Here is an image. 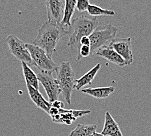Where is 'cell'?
Listing matches in <instances>:
<instances>
[{
    "mask_svg": "<svg viewBox=\"0 0 151 136\" xmlns=\"http://www.w3.org/2000/svg\"><path fill=\"white\" fill-rule=\"evenodd\" d=\"M87 11L88 14L94 17H97V16H109V17H113L115 15V12L112 10L102 9V7H99V6L92 4H89Z\"/></svg>",
    "mask_w": 151,
    "mask_h": 136,
    "instance_id": "d6986e66",
    "label": "cell"
},
{
    "mask_svg": "<svg viewBox=\"0 0 151 136\" xmlns=\"http://www.w3.org/2000/svg\"><path fill=\"white\" fill-rule=\"evenodd\" d=\"M89 4V0H76V9L80 12H85L87 10Z\"/></svg>",
    "mask_w": 151,
    "mask_h": 136,
    "instance_id": "44dd1931",
    "label": "cell"
},
{
    "mask_svg": "<svg viewBox=\"0 0 151 136\" xmlns=\"http://www.w3.org/2000/svg\"><path fill=\"white\" fill-rule=\"evenodd\" d=\"M37 78L48 96V102L52 103L58 100L61 91L56 79L53 77L52 72L40 71L37 74Z\"/></svg>",
    "mask_w": 151,
    "mask_h": 136,
    "instance_id": "52a82bcc",
    "label": "cell"
},
{
    "mask_svg": "<svg viewBox=\"0 0 151 136\" xmlns=\"http://www.w3.org/2000/svg\"><path fill=\"white\" fill-rule=\"evenodd\" d=\"M109 45L123 58L127 65H130L133 63L134 55L131 37L115 38L109 43Z\"/></svg>",
    "mask_w": 151,
    "mask_h": 136,
    "instance_id": "9c48e42d",
    "label": "cell"
},
{
    "mask_svg": "<svg viewBox=\"0 0 151 136\" xmlns=\"http://www.w3.org/2000/svg\"><path fill=\"white\" fill-rule=\"evenodd\" d=\"M95 55L102 57V58L107 60L108 62L117 65L119 67L122 68L127 65L123 58L109 45H104L102 47L97 50Z\"/></svg>",
    "mask_w": 151,
    "mask_h": 136,
    "instance_id": "8fae6325",
    "label": "cell"
},
{
    "mask_svg": "<svg viewBox=\"0 0 151 136\" xmlns=\"http://www.w3.org/2000/svg\"><path fill=\"white\" fill-rule=\"evenodd\" d=\"M91 47L87 45H81L78 49V53L76 56V62H80L83 58L91 56Z\"/></svg>",
    "mask_w": 151,
    "mask_h": 136,
    "instance_id": "ffe728a7",
    "label": "cell"
},
{
    "mask_svg": "<svg viewBox=\"0 0 151 136\" xmlns=\"http://www.w3.org/2000/svg\"><path fill=\"white\" fill-rule=\"evenodd\" d=\"M101 134L105 136H123L119 124L108 111L105 114L104 124Z\"/></svg>",
    "mask_w": 151,
    "mask_h": 136,
    "instance_id": "4fadbf2b",
    "label": "cell"
},
{
    "mask_svg": "<svg viewBox=\"0 0 151 136\" xmlns=\"http://www.w3.org/2000/svg\"><path fill=\"white\" fill-rule=\"evenodd\" d=\"M22 67L23 74L26 84H29L35 89L39 90V82L38 80L37 75L35 73V72L29 68V66L24 62H22Z\"/></svg>",
    "mask_w": 151,
    "mask_h": 136,
    "instance_id": "e0dca14e",
    "label": "cell"
},
{
    "mask_svg": "<svg viewBox=\"0 0 151 136\" xmlns=\"http://www.w3.org/2000/svg\"><path fill=\"white\" fill-rule=\"evenodd\" d=\"M92 136H105L102 135L101 133H97V132H95L93 135H92Z\"/></svg>",
    "mask_w": 151,
    "mask_h": 136,
    "instance_id": "cb8c5ba5",
    "label": "cell"
},
{
    "mask_svg": "<svg viewBox=\"0 0 151 136\" xmlns=\"http://www.w3.org/2000/svg\"><path fill=\"white\" fill-rule=\"evenodd\" d=\"M96 124H78L70 134L71 136H92L97 129Z\"/></svg>",
    "mask_w": 151,
    "mask_h": 136,
    "instance_id": "ac0fdd59",
    "label": "cell"
},
{
    "mask_svg": "<svg viewBox=\"0 0 151 136\" xmlns=\"http://www.w3.org/2000/svg\"><path fill=\"white\" fill-rule=\"evenodd\" d=\"M6 43L9 47V50L18 60L24 62L28 66L33 65L29 50H27L26 43L20 40L14 35H9L6 38Z\"/></svg>",
    "mask_w": 151,
    "mask_h": 136,
    "instance_id": "8992f818",
    "label": "cell"
},
{
    "mask_svg": "<svg viewBox=\"0 0 151 136\" xmlns=\"http://www.w3.org/2000/svg\"><path fill=\"white\" fill-rule=\"evenodd\" d=\"M119 31V28L111 23L102 26H98L89 36L90 39L91 56L106 43L111 42L114 39Z\"/></svg>",
    "mask_w": 151,
    "mask_h": 136,
    "instance_id": "277c9868",
    "label": "cell"
},
{
    "mask_svg": "<svg viewBox=\"0 0 151 136\" xmlns=\"http://www.w3.org/2000/svg\"><path fill=\"white\" fill-rule=\"evenodd\" d=\"M100 68H101L100 64H97L91 70L83 75L82 77L78 79H76L74 88L77 90H80L83 87L91 85L100 69Z\"/></svg>",
    "mask_w": 151,
    "mask_h": 136,
    "instance_id": "5bb4252c",
    "label": "cell"
},
{
    "mask_svg": "<svg viewBox=\"0 0 151 136\" xmlns=\"http://www.w3.org/2000/svg\"><path fill=\"white\" fill-rule=\"evenodd\" d=\"M26 45L29 50L33 65L42 71L53 72L55 71L58 65L52 58H49L45 50L33 44L26 43Z\"/></svg>",
    "mask_w": 151,
    "mask_h": 136,
    "instance_id": "5b68a950",
    "label": "cell"
},
{
    "mask_svg": "<svg viewBox=\"0 0 151 136\" xmlns=\"http://www.w3.org/2000/svg\"><path fill=\"white\" fill-rule=\"evenodd\" d=\"M80 46L81 45H87V46H90V39L89 37L88 36H85L81 38V39L80 41Z\"/></svg>",
    "mask_w": 151,
    "mask_h": 136,
    "instance_id": "603a6c76",
    "label": "cell"
},
{
    "mask_svg": "<svg viewBox=\"0 0 151 136\" xmlns=\"http://www.w3.org/2000/svg\"><path fill=\"white\" fill-rule=\"evenodd\" d=\"M68 136H71V135H68Z\"/></svg>",
    "mask_w": 151,
    "mask_h": 136,
    "instance_id": "d4e9b609",
    "label": "cell"
},
{
    "mask_svg": "<svg viewBox=\"0 0 151 136\" xmlns=\"http://www.w3.org/2000/svg\"><path fill=\"white\" fill-rule=\"evenodd\" d=\"M76 8V0H65L63 18L60 23L64 28L70 26L72 17L74 13Z\"/></svg>",
    "mask_w": 151,
    "mask_h": 136,
    "instance_id": "2e32d148",
    "label": "cell"
},
{
    "mask_svg": "<svg viewBox=\"0 0 151 136\" xmlns=\"http://www.w3.org/2000/svg\"><path fill=\"white\" fill-rule=\"evenodd\" d=\"M52 107H55L57 109H63L64 103L59 100H56L55 102L52 103Z\"/></svg>",
    "mask_w": 151,
    "mask_h": 136,
    "instance_id": "7402d4cb",
    "label": "cell"
},
{
    "mask_svg": "<svg viewBox=\"0 0 151 136\" xmlns=\"http://www.w3.org/2000/svg\"><path fill=\"white\" fill-rule=\"evenodd\" d=\"M89 113H91V111L89 110H66L63 109H57L51 107L49 110L48 115L52 117L53 122L70 125L72 122L76 121L78 118Z\"/></svg>",
    "mask_w": 151,
    "mask_h": 136,
    "instance_id": "ba28073f",
    "label": "cell"
},
{
    "mask_svg": "<svg viewBox=\"0 0 151 136\" xmlns=\"http://www.w3.org/2000/svg\"><path fill=\"white\" fill-rule=\"evenodd\" d=\"M56 80L60 87L61 94L68 105L71 104V96L74 89L75 73L68 62H63L58 65L55 71Z\"/></svg>",
    "mask_w": 151,
    "mask_h": 136,
    "instance_id": "3957f363",
    "label": "cell"
},
{
    "mask_svg": "<svg viewBox=\"0 0 151 136\" xmlns=\"http://www.w3.org/2000/svg\"><path fill=\"white\" fill-rule=\"evenodd\" d=\"M115 88L113 87H97V88H87L81 89V92L89 95L90 96L93 97L96 99H104L109 97Z\"/></svg>",
    "mask_w": 151,
    "mask_h": 136,
    "instance_id": "9a60e30c",
    "label": "cell"
},
{
    "mask_svg": "<svg viewBox=\"0 0 151 136\" xmlns=\"http://www.w3.org/2000/svg\"><path fill=\"white\" fill-rule=\"evenodd\" d=\"M48 20L55 23H61L64 14V0H46Z\"/></svg>",
    "mask_w": 151,
    "mask_h": 136,
    "instance_id": "30bf717a",
    "label": "cell"
},
{
    "mask_svg": "<svg viewBox=\"0 0 151 136\" xmlns=\"http://www.w3.org/2000/svg\"><path fill=\"white\" fill-rule=\"evenodd\" d=\"M26 87L31 101L35 104L37 107L48 114L50 107H52V103L45 99L39 90L35 89L29 84H26Z\"/></svg>",
    "mask_w": 151,
    "mask_h": 136,
    "instance_id": "7c38bea8",
    "label": "cell"
},
{
    "mask_svg": "<svg viewBox=\"0 0 151 136\" xmlns=\"http://www.w3.org/2000/svg\"><path fill=\"white\" fill-rule=\"evenodd\" d=\"M68 33V31L66 30L60 23L46 21L39 28L32 44L43 49L49 58L52 59L57 45L61 38Z\"/></svg>",
    "mask_w": 151,
    "mask_h": 136,
    "instance_id": "6da1fadb",
    "label": "cell"
},
{
    "mask_svg": "<svg viewBox=\"0 0 151 136\" xmlns=\"http://www.w3.org/2000/svg\"><path fill=\"white\" fill-rule=\"evenodd\" d=\"M98 26L99 21L96 17L89 18L81 15L71 20V24L68 30L69 35L68 47L72 51L79 49L81 38L85 36L89 37Z\"/></svg>",
    "mask_w": 151,
    "mask_h": 136,
    "instance_id": "7a4b0ae2",
    "label": "cell"
}]
</instances>
